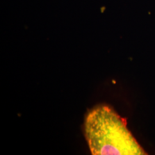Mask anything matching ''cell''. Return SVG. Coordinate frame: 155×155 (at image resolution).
Instances as JSON below:
<instances>
[{
    "label": "cell",
    "instance_id": "obj_1",
    "mask_svg": "<svg viewBox=\"0 0 155 155\" xmlns=\"http://www.w3.org/2000/svg\"><path fill=\"white\" fill-rule=\"evenodd\" d=\"M84 134L92 155H147L127 126L126 120L107 105L90 111Z\"/></svg>",
    "mask_w": 155,
    "mask_h": 155
}]
</instances>
